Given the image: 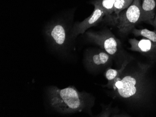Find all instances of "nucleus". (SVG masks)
I'll list each match as a JSON object with an SVG mask.
<instances>
[{"mask_svg":"<svg viewBox=\"0 0 156 117\" xmlns=\"http://www.w3.org/2000/svg\"><path fill=\"white\" fill-rule=\"evenodd\" d=\"M49 105L60 114H69L86 112L91 114L94 98L85 91L80 92L73 86L64 89L51 86L47 89Z\"/></svg>","mask_w":156,"mask_h":117,"instance_id":"obj_1","label":"nucleus"},{"mask_svg":"<svg viewBox=\"0 0 156 117\" xmlns=\"http://www.w3.org/2000/svg\"><path fill=\"white\" fill-rule=\"evenodd\" d=\"M72 27L62 15L49 22L44 27V35L48 44L53 51L64 54L73 40L71 36Z\"/></svg>","mask_w":156,"mask_h":117,"instance_id":"obj_2","label":"nucleus"},{"mask_svg":"<svg viewBox=\"0 0 156 117\" xmlns=\"http://www.w3.org/2000/svg\"><path fill=\"white\" fill-rule=\"evenodd\" d=\"M148 66H141L137 71L129 74H122L113 83L111 89L119 97L130 99L137 96L141 91L143 80Z\"/></svg>","mask_w":156,"mask_h":117,"instance_id":"obj_3","label":"nucleus"},{"mask_svg":"<svg viewBox=\"0 0 156 117\" xmlns=\"http://www.w3.org/2000/svg\"><path fill=\"white\" fill-rule=\"evenodd\" d=\"M85 35L88 42L100 46L112 56H115L121 50V43L110 29L98 31L88 30Z\"/></svg>","mask_w":156,"mask_h":117,"instance_id":"obj_4","label":"nucleus"},{"mask_svg":"<svg viewBox=\"0 0 156 117\" xmlns=\"http://www.w3.org/2000/svg\"><path fill=\"white\" fill-rule=\"evenodd\" d=\"M141 0H134L128 8L122 11L115 18L113 25H116L119 32L127 35L140 23Z\"/></svg>","mask_w":156,"mask_h":117,"instance_id":"obj_5","label":"nucleus"},{"mask_svg":"<svg viewBox=\"0 0 156 117\" xmlns=\"http://www.w3.org/2000/svg\"><path fill=\"white\" fill-rule=\"evenodd\" d=\"M113 57L101 49H89L85 52L84 63L88 71L95 72L108 66Z\"/></svg>","mask_w":156,"mask_h":117,"instance_id":"obj_6","label":"nucleus"},{"mask_svg":"<svg viewBox=\"0 0 156 117\" xmlns=\"http://www.w3.org/2000/svg\"><path fill=\"white\" fill-rule=\"evenodd\" d=\"M91 4L94 6V10L91 15L81 22L74 23L71 30V36L73 39H75L80 34H83L90 28L96 26L103 21L105 16V13L102 8L99 4L94 1Z\"/></svg>","mask_w":156,"mask_h":117,"instance_id":"obj_7","label":"nucleus"},{"mask_svg":"<svg viewBox=\"0 0 156 117\" xmlns=\"http://www.w3.org/2000/svg\"><path fill=\"white\" fill-rule=\"evenodd\" d=\"M128 42L131 46L129 48V50L139 52L156 61V44L152 41L146 38L141 40L131 38L129 39Z\"/></svg>","mask_w":156,"mask_h":117,"instance_id":"obj_8","label":"nucleus"},{"mask_svg":"<svg viewBox=\"0 0 156 117\" xmlns=\"http://www.w3.org/2000/svg\"><path fill=\"white\" fill-rule=\"evenodd\" d=\"M140 23L144 22L152 25L156 12V0H141Z\"/></svg>","mask_w":156,"mask_h":117,"instance_id":"obj_9","label":"nucleus"},{"mask_svg":"<svg viewBox=\"0 0 156 117\" xmlns=\"http://www.w3.org/2000/svg\"><path fill=\"white\" fill-rule=\"evenodd\" d=\"M128 64V61H125L122 65L121 67L119 69H113L111 68H108L106 70L105 76L106 79L108 80V84L104 85V87L111 89L115 80L121 76Z\"/></svg>","mask_w":156,"mask_h":117,"instance_id":"obj_10","label":"nucleus"},{"mask_svg":"<svg viewBox=\"0 0 156 117\" xmlns=\"http://www.w3.org/2000/svg\"><path fill=\"white\" fill-rule=\"evenodd\" d=\"M102 8L105 13L103 22L110 23L114 14V6L115 0H94Z\"/></svg>","mask_w":156,"mask_h":117,"instance_id":"obj_11","label":"nucleus"},{"mask_svg":"<svg viewBox=\"0 0 156 117\" xmlns=\"http://www.w3.org/2000/svg\"><path fill=\"white\" fill-rule=\"evenodd\" d=\"M134 0H115L114 6V14L110 24L113 25L115 18L122 11L128 8Z\"/></svg>","mask_w":156,"mask_h":117,"instance_id":"obj_12","label":"nucleus"},{"mask_svg":"<svg viewBox=\"0 0 156 117\" xmlns=\"http://www.w3.org/2000/svg\"><path fill=\"white\" fill-rule=\"evenodd\" d=\"M131 33L136 36H143L152 41L156 44V30H150L148 29H136L134 28Z\"/></svg>","mask_w":156,"mask_h":117,"instance_id":"obj_13","label":"nucleus"},{"mask_svg":"<svg viewBox=\"0 0 156 117\" xmlns=\"http://www.w3.org/2000/svg\"><path fill=\"white\" fill-rule=\"evenodd\" d=\"M152 26L154 27L155 30H156V15H155V18L153 20V23H152Z\"/></svg>","mask_w":156,"mask_h":117,"instance_id":"obj_14","label":"nucleus"}]
</instances>
